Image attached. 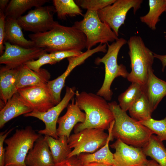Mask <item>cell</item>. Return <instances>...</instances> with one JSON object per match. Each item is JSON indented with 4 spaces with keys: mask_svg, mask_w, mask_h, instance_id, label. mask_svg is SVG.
Here are the masks:
<instances>
[{
    "mask_svg": "<svg viewBox=\"0 0 166 166\" xmlns=\"http://www.w3.org/2000/svg\"><path fill=\"white\" fill-rule=\"evenodd\" d=\"M28 36L35 47L50 53L66 50L81 51L86 46L85 36L73 26H67L58 23L48 31L31 34Z\"/></svg>",
    "mask_w": 166,
    "mask_h": 166,
    "instance_id": "1",
    "label": "cell"
},
{
    "mask_svg": "<svg viewBox=\"0 0 166 166\" xmlns=\"http://www.w3.org/2000/svg\"><path fill=\"white\" fill-rule=\"evenodd\" d=\"M75 95L78 106L85 112V119L84 122L75 125L74 133L87 128L108 130L114 118L107 101L97 94L85 91H77Z\"/></svg>",
    "mask_w": 166,
    "mask_h": 166,
    "instance_id": "2",
    "label": "cell"
},
{
    "mask_svg": "<svg viewBox=\"0 0 166 166\" xmlns=\"http://www.w3.org/2000/svg\"><path fill=\"white\" fill-rule=\"evenodd\" d=\"M109 103L114 118L111 133L114 138L133 146L142 148L153 134L147 127L129 116L115 101Z\"/></svg>",
    "mask_w": 166,
    "mask_h": 166,
    "instance_id": "3",
    "label": "cell"
},
{
    "mask_svg": "<svg viewBox=\"0 0 166 166\" xmlns=\"http://www.w3.org/2000/svg\"><path fill=\"white\" fill-rule=\"evenodd\" d=\"M127 43L131 70L127 78L131 83L144 85L150 72L153 70V53L145 45L140 36H131Z\"/></svg>",
    "mask_w": 166,
    "mask_h": 166,
    "instance_id": "4",
    "label": "cell"
},
{
    "mask_svg": "<svg viewBox=\"0 0 166 166\" xmlns=\"http://www.w3.org/2000/svg\"><path fill=\"white\" fill-rule=\"evenodd\" d=\"M127 41L125 39L121 38L111 44L108 43V49L105 55L95 60V64L97 65L103 63L105 68L104 81L97 94L107 101H110L112 99L113 92L111 87L114 79L118 77L127 78L129 73L125 66L122 64L118 65L117 61L119 52L121 47L127 43Z\"/></svg>",
    "mask_w": 166,
    "mask_h": 166,
    "instance_id": "5",
    "label": "cell"
},
{
    "mask_svg": "<svg viewBox=\"0 0 166 166\" xmlns=\"http://www.w3.org/2000/svg\"><path fill=\"white\" fill-rule=\"evenodd\" d=\"M41 135L30 126L17 129L12 136L6 139L5 166H28L25 162L27 155Z\"/></svg>",
    "mask_w": 166,
    "mask_h": 166,
    "instance_id": "6",
    "label": "cell"
},
{
    "mask_svg": "<svg viewBox=\"0 0 166 166\" xmlns=\"http://www.w3.org/2000/svg\"><path fill=\"white\" fill-rule=\"evenodd\" d=\"M73 26L85 36L87 50L97 43L107 44L119 38L110 27L100 20L97 11L87 10L83 19L75 22Z\"/></svg>",
    "mask_w": 166,
    "mask_h": 166,
    "instance_id": "7",
    "label": "cell"
},
{
    "mask_svg": "<svg viewBox=\"0 0 166 166\" xmlns=\"http://www.w3.org/2000/svg\"><path fill=\"white\" fill-rule=\"evenodd\" d=\"M108 136L104 130L94 128H85L70 135L68 142L73 150L68 158L83 153L94 152L106 144Z\"/></svg>",
    "mask_w": 166,
    "mask_h": 166,
    "instance_id": "8",
    "label": "cell"
},
{
    "mask_svg": "<svg viewBox=\"0 0 166 166\" xmlns=\"http://www.w3.org/2000/svg\"><path fill=\"white\" fill-rule=\"evenodd\" d=\"M142 0H116L112 4L97 11L100 20L107 24L118 37L119 30L124 24L127 14L133 9L135 14L140 8Z\"/></svg>",
    "mask_w": 166,
    "mask_h": 166,
    "instance_id": "9",
    "label": "cell"
},
{
    "mask_svg": "<svg viewBox=\"0 0 166 166\" xmlns=\"http://www.w3.org/2000/svg\"><path fill=\"white\" fill-rule=\"evenodd\" d=\"M54 6H42L31 10L26 14L17 19L22 29L34 34L43 33L52 29L59 23L55 21L53 15Z\"/></svg>",
    "mask_w": 166,
    "mask_h": 166,
    "instance_id": "10",
    "label": "cell"
},
{
    "mask_svg": "<svg viewBox=\"0 0 166 166\" xmlns=\"http://www.w3.org/2000/svg\"><path fill=\"white\" fill-rule=\"evenodd\" d=\"M76 93L75 87L67 86L64 96L57 104L45 112L32 111L24 115V116L36 118L44 123L45 128L38 131L39 134L48 135L57 139L58 137L57 133L56 124L59 116L62 111L67 107Z\"/></svg>",
    "mask_w": 166,
    "mask_h": 166,
    "instance_id": "11",
    "label": "cell"
},
{
    "mask_svg": "<svg viewBox=\"0 0 166 166\" xmlns=\"http://www.w3.org/2000/svg\"><path fill=\"white\" fill-rule=\"evenodd\" d=\"M17 93L34 112H45L57 105L47 84L19 89Z\"/></svg>",
    "mask_w": 166,
    "mask_h": 166,
    "instance_id": "12",
    "label": "cell"
},
{
    "mask_svg": "<svg viewBox=\"0 0 166 166\" xmlns=\"http://www.w3.org/2000/svg\"><path fill=\"white\" fill-rule=\"evenodd\" d=\"M5 49L0 57V64L11 69H17L26 62L38 58L47 52L43 49L35 47L26 48L4 43Z\"/></svg>",
    "mask_w": 166,
    "mask_h": 166,
    "instance_id": "13",
    "label": "cell"
},
{
    "mask_svg": "<svg viewBox=\"0 0 166 166\" xmlns=\"http://www.w3.org/2000/svg\"><path fill=\"white\" fill-rule=\"evenodd\" d=\"M110 146L115 150L113 157L117 166H145L148 162L142 148L127 144L118 139Z\"/></svg>",
    "mask_w": 166,
    "mask_h": 166,
    "instance_id": "14",
    "label": "cell"
},
{
    "mask_svg": "<svg viewBox=\"0 0 166 166\" xmlns=\"http://www.w3.org/2000/svg\"><path fill=\"white\" fill-rule=\"evenodd\" d=\"M71 101L67 107L65 113L58 119V126L57 128L58 137L65 136L68 138L75 125L78 123H82L85 121V113L81 111L74 98Z\"/></svg>",
    "mask_w": 166,
    "mask_h": 166,
    "instance_id": "15",
    "label": "cell"
},
{
    "mask_svg": "<svg viewBox=\"0 0 166 166\" xmlns=\"http://www.w3.org/2000/svg\"><path fill=\"white\" fill-rule=\"evenodd\" d=\"M28 166H53L55 164L47 142L41 135L29 152L25 160Z\"/></svg>",
    "mask_w": 166,
    "mask_h": 166,
    "instance_id": "16",
    "label": "cell"
},
{
    "mask_svg": "<svg viewBox=\"0 0 166 166\" xmlns=\"http://www.w3.org/2000/svg\"><path fill=\"white\" fill-rule=\"evenodd\" d=\"M18 75L17 87L19 89L35 85L47 84L50 78V74L47 70L41 68L35 72L24 65L17 68Z\"/></svg>",
    "mask_w": 166,
    "mask_h": 166,
    "instance_id": "17",
    "label": "cell"
},
{
    "mask_svg": "<svg viewBox=\"0 0 166 166\" xmlns=\"http://www.w3.org/2000/svg\"><path fill=\"white\" fill-rule=\"evenodd\" d=\"M144 92L153 112L166 96V81L159 78L151 71L144 85Z\"/></svg>",
    "mask_w": 166,
    "mask_h": 166,
    "instance_id": "18",
    "label": "cell"
},
{
    "mask_svg": "<svg viewBox=\"0 0 166 166\" xmlns=\"http://www.w3.org/2000/svg\"><path fill=\"white\" fill-rule=\"evenodd\" d=\"M33 111L20 98L17 93L10 99L0 111V128L12 119Z\"/></svg>",
    "mask_w": 166,
    "mask_h": 166,
    "instance_id": "19",
    "label": "cell"
},
{
    "mask_svg": "<svg viewBox=\"0 0 166 166\" xmlns=\"http://www.w3.org/2000/svg\"><path fill=\"white\" fill-rule=\"evenodd\" d=\"M114 123V120L111 123L108 129L109 136L106 144L100 149L93 153H83L77 156L83 164L96 162L116 166L113 157V153L110 151L109 144L113 140L111 131Z\"/></svg>",
    "mask_w": 166,
    "mask_h": 166,
    "instance_id": "20",
    "label": "cell"
},
{
    "mask_svg": "<svg viewBox=\"0 0 166 166\" xmlns=\"http://www.w3.org/2000/svg\"><path fill=\"white\" fill-rule=\"evenodd\" d=\"M18 69H11L6 66L0 69V97L5 104L17 93Z\"/></svg>",
    "mask_w": 166,
    "mask_h": 166,
    "instance_id": "21",
    "label": "cell"
},
{
    "mask_svg": "<svg viewBox=\"0 0 166 166\" xmlns=\"http://www.w3.org/2000/svg\"><path fill=\"white\" fill-rule=\"evenodd\" d=\"M22 29L17 19L6 18L4 42H8L26 48L35 47L32 41L28 40L25 38Z\"/></svg>",
    "mask_w": 166,
    "mask_h": 166,
    "instance_id": "22",
    "label": "cell"
},
{
    "mask_svg": "<svg viewBox=\"0 0 166 166\" xmlns=\"http://www.w3.org/2000/svg\"><path fill=\"white\" fill-rule=\"evenodd\" d=\"M49 1L48 0H11L4 14L6 18L17 19L27 10L33 7L43 6Z\"/></svg>",
    "mask_w": 166,
    "mask_h": 166,
    "instance_id": "23",
    "label": "cell"
},
{
    "mask_svg": "<svg viewBox=\"0 0 166 166\" xmlns=\"http://www.w3.org/2000/svg\"><path fill=\"white\" fill-rule=\"evenodd\" d=\"M51 152L55 164L61 162L68 158L72 151L68 142V137L65 136L58 137L55 139L52 137L45 135Z\"/></svg>",
    "mask_w": 166,
    "mask_h": 166,
    "instance_id": "24",
    "label": "cell"
},
{
    "mask_svg": "<svg viewBox=\"0 0 166 166\" xmlns=\"http://www.w3.org/2000/svg\"><path fill=\"white\" fill-rule=\"evenodd\" d=\"M142 148L146 156H150L160 166H166V148L156 136L152 134Z\"/></svg>",
    "mask_w": 166,
    "mask_h": 166,
    "instance_id": "25",
    "label": "cell"
},
{
    "mask_svg": "<svg viewBox=\"0 0 166 166\" xmlns=\"http://www.w3.org/2000/svg\"><path fill=\"white\" fill-rule=\"evenodd\" d=\"M101 51L100 47L98 46L93 49L87 50L79 56L67 58L69 64L65 71L52 81V84L54 87L59 90L62 89L65 85L66 79L75 68L83 63L85 60L93 54Z\"/></svg>",
    "mask_w": 166,
    "mask_h": 166,
    "instance_id": "26",
    "label": "cell"
},
{
    "mask_svg": "<svg viewBox=\"0 0 166 166\" xmlns=\"http://www.w3.org/2000/svg\"><path fill=\"white\" fill-rule=\"evenodd\" d=\"M148 2V12L140 17V19L151 30H155L157 23L160 21V17L166 11V2L165 0H149Z\"/></svg>",
    "mask_w": 166,
    "mask_h": 166,
    "instance_id": "27",
    "label": "cell"
},
{
    "mask_svg": "<svg viewBox=\"0 0 166 166\" xmlns=\"http://www.w3.org/2000/svg\"><path fill=\"white\" fill-rule=\"evenodd\" d=\"M144 85L132 82L128 88L118 97L119 105L123 111L128 110L144 92Z\"/></svg>",
    "mask_w": 166,
    "mask_h": 166,
    "instance_id": "28",
    "label": "cell"
},
{
    "mask_svg": "<svg viewBox=\"0 0 166 166\" xmlns=\"http://www.w3.org/2000/svg\"><path fill=\"white\" fill-rule=\"evenodd\" d=\"M128 111L130 117L138 121L151 118L153 112L144 92L131 106Z\"/></svg>",
    "mask_w": 166,
    "mask_h": 166,
    "instance_id": "29",
    "label": "cell"
},
{
    "mask_svg": "<svg viewBox=\"0 0 166 166\" xmlns=\"http://www.w3.org/2000/svg\"><path fill=\"white\" fill-rule=\"evenodd\" d=\"M53 2L60 19L64 20L68 16L84 15L79 6L73 0H53Z\"/></svg>",
    "mask_w": 166,
    "mask_h": 166,
    "instance_id": "30",
    "label": "cell"
},
{
    "mask_svg": "<svg viewBox=\"0 0 166 166\" xmlns=\"http://www.w3.org/2000/svg\"><path fill=\"white\" fill-rule=\"evenodd\" d=\"M155 134L159 139L166 140V117L161 120H156L152 117L146 120L139 121Z\"/></svg>",
    "mask_w": 166,
    "mask_h": 166,
    "instance_id": "31",
    "label": "cell"
},
{
    "mask_svg": "<svg viewBox=\"0 0 166 166\" xmlns=\"http://www.w3.org/2000/svg\"><path fill=\"white\" fill-rule=\"evenodd\" d=\"M116 0H77L75 2L79 6L87 10L96 11L112 4Z\"/></svg>",
    "mask_w": 166,
    "mask_h": 166,
    "instance_id": "32",
    "label": "cell"
},
{
    "mask_svg": "<svg viewBox=\"0 0 166 166\" xmlns=\"http://www.w3.org/2000/svg\"><path fill=\"white\" fill-rule=\"evenodd\" d=\"M50 56V53H45L38 59L28 61L24 64L27 67L35 72H38L43 65L49 64L53 65L56 63Z\"/></svg>",
    "mask_w": 166,
    "mask_h": 166,
    "instance_id": "33",
    "label": "cell"
},
{
    "mask_svg": "<svg viewBox=\"0 0 166 166\" xmlns=\"http://www.w3.org/2000/svg\"><path fill=\"white\" fill-rule=\"evenodd\" d=\"M83 53L81 51L71 50L57 51L49 53L51 57L57 63L65 58L79 56Z\"/></svg>",
    "mask_w": 166,
    "mask_h": 166,
    "instance_id": "34",
    "label": "cell"
},
{
    "mask_svg": "<svg viewBox=\"0 0 166 166\" xmlns=\"http://www.w3.org/2000/svg\"><path fill=\"white\" fill-rule=\"evenodd\" d=\"M6 17L4 13L0 10V54L2 55L5 49L4 40L5 35Z\"/></svg>",
    "mask_w": 166,
    "mask_h": 166,
    "instance_id": "35",
    "label": "cell"
},
{
    "mask_svg": "<svg viewBox=\"0 0 166 166\" xmlns=\"http://www.w3.org/2000/svg\"><path fill=\"white\" fill-rule=\"evenodd\" d=\"M14 128L7 131L1 132L0 133V166H5V148L3 144L7 136L13 130Z\"/></svg>",
    "mask_w": 166,
    "mask_h": 166,
    "instance_id": "36",
    "label": "cell"
},
{
    "mask_svg": "<svg viewBox=\"0 0 166 166\" xmlns=\"http://www.w3.org/2000/svg\"><path fill=\"white\" fill-rule=\"evenodd\" d=\"M83 164L77 156L67 158L63 161L55 163L53 166H82Z\"/></svg>",
    "mask_w": 166,
    "mask_h": 166,
    "instance_id": "37",
    "label": "cell"
},
{
    "mask_svg": "<svg viewBox=\"0 0 166 166\" xmlns=\"http://www.w3.org/2000/svg\"><path fill=\"white\" fill-rule=\"evenodd\" d=\"M154 58L159 60L161 62L162 65V71L164 72L166 67V54L160 55L153 53Z\"/></svg>",
    "mask_w": 166,
    "mask_h": 166,
    "instance_id": "38",
    "label": "cell"
},
{
    "mask_svg": "<svg viewBox=\"0 0 166 166\" xmlns=\"http://www.w3.org/2000/svg\"><path fill=\"white\" fill-rule=\"evenodd\" d=\"M9 2L10 1L9 0H0V10L4 13L5 10Z\"/></svg>",
    "mask_w": 166,
    "mask_h": 166,
    "instance_id": "39",
    "label": "cell"
},
{
    "mask_svg": "<svg viewBox=\"0 0 166 166\" xmlns=\"http://www.w3.org/2000/svg\"><path fill=\"white\" fill-rule=\"evenodd\" d=\"M106 165L108 164L98 162H92L83 164L82 166H105Z\"/></svg>",
    "mask_w": 166,
    "mask_h": 166,
    "instance_id": "40",
    "label": "cell"
},
{
    "mask_svg": "<svg viewBox=\"0 0 166 166\" xmlns=\"http://www.w3.org/2000/svg\"><path fill=\"white\" fill-rule=\"evenodd\" d=\"M145 166H160L155 160L153 159L149 160Z\"/></svg>",
    "mask_w": 166,
    "mask_h": 166,
    "instance_id": "41",
    "label": "cell"
},
{
    "mask_svg": "<svg viewBox=\"0 0 166 166\" xmlns=\"http://www.w3.org/2000/svg\"><path fill=\"white\" fill-rule=\"evenodd\" d=\"M105 166H116L113 165H112L108 164V165H106Z\"/></svg>",
    "mask_w": 166,
    "mask_h": 166,
    "instance_id": "42",
    "label": "cell"
},
{
    "mask_svg": "<svg viewBox=\"0 0 166 166\" xmlns=\"http://www.w3.org/2000/svg\"><path fill=\"white\" fill-rule=\"evenodd\" d=\"M164 37H165V39H166V35H165Z\"/></svg>",
    "mask_w": 166,
    "mask_h": 166,
    "instance_id": "43",
    "label": "cell"
},
{
    "mask_svg": "<svg viewBox=\"0 0 166 166\" xmlns=\"http://www.w3.org/2000/svg\"><path fill=\"white\" fill-rule=\"evenodd\" d=\"M165 1H166V0H165Z\"/></svg>",
    "mask_w": 166,
    "mask_h": 166,
    "instance_id": "44",
    "label": "cell"
}]
</instances>
